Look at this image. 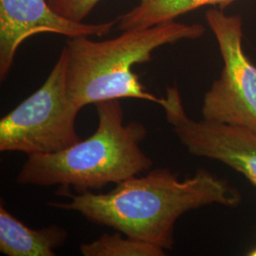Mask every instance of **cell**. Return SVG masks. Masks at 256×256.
I'll list each match as a JSON object with an SVG mask.
<instances>
[{
    "label": "cell",
    "instance_id": "12",
    "mask_svg": "<svg viewBox=\"0 0 256 256\" xmlns=\"http://www.w3.org/2000/svg\"><path fill=\"white\" fill-rule=\"evenodd\" d=\"M248 256H256V250H254L252 252H250V254H248Z\"/></svg>",
    "mask_w": 256,
    "mask_h": 256
},
{
    "label": "cell",
    "instance_id": "10",
    "mask_svg": "<svg viewBox=\"0 0 256 256\" xmlns=\"http://www.w3.org/2000/svg\"><path fill=\"white\" fill-rule=\"evenodd\" d=\"M80 252L84 256H164L166 250L150 243L130 238L122 232L104 234L92 243H84Z\"/></svg>",
    "mask_w": 256,
    "mask_h": 256
},
{
    "label": "cell",
    "instance_id": "3",
    "mask_svg": "<svg viewBox=\"0 0 256 256\" xmlns=\"http://www.w3.org/2000/svg\"><path fill=\"white\" fill-rule=\"evenodd\" d=\"M200 24L174 21L142 30L122 32L120 36L93 41L90 36L68 38L66 50L68 94L75 104H88L115 99H138L164 104L148 92L133 68L152 60L156 50L183 40H198L205 34Z\"/></svg>",
    "mask_w": 256,
    "mask_h": 256
},
{
    "label": "cell",
    "instance_id": "7",
    "mask_svg": "<svg viewBox=\"0 0 256 256\" xmlns=\"http://www.w3.org/2000/svg\"><path fill=\"white\" fill-rule=\"evenodd\" d=\"M119 19L86 24L66 18L48 0H0V79L4 81L14 66L20 46L39 34L68 38L108 36Z\"/></svg>",
    "mask_w": 256,
    "mask_h": 256
},
{
    "label": "cell",
    "instance_id": "5",
    "mask_svg": "<svg viewBox=\"0 0 256 256\" xmlns=\"http://www.w3.org/2000/svg\"><path fill=\"white\" fill-rule=\"evenodd\" d=\"M218 43L224 68L203 99V119L242 126L256 131V66L243 48V21L221 9L206 12Z\"/></svg>",
    "mask_w": 256,
    "mask_h": 256
},
{
    "label": "cell",
    "instance_id": "9",
    "mask_svg": "<svg viewBox=\"0 0 256 256\" xmlns=\"http://www.w3.org/2000/svg\"><path fill=\"white\" fill-rule=\"evenodd\" d=\"M236 0H138L135 8L118 18L122 32L142 30L176 19L203 7L226 9Z\"/></svg>",
    "mask_w": 256,
    "mask_h": 256
},
{
    "label": "cell",
    "instance_id": "11",
    "mask_svg": "<svg viewBox=\"0 0 256 256\" xmlns=\"http://www.w3.org/2000/svg\"><path fill=\"white\" fill-rule=\"evenodd\" d=\"M50 6L66 18L82 22L101 0H48Z\"/></svg>",
    "mask_w": 256,
    "mask_h": 256
},
{
    "label": "cell",
    "instance_id": "4",
    "mask_svg": "<svg viewBox=\"0 0 256 256\" xmlns=\"http://www.w3.org/2000/svg\"><path fill=\"white\" fill-rule=\"evenodd\" d=\"M66 46L44 84L0 120V151L28 156L61 152L81 140L76 119L82 110L68 94Z\"/></svg>",
    "mask_w": 256,
    "mask_h": 256
},
{
    "label": "cell",
    "instance_id": "2",
    "mask_svg": "<svg viewBox=\"0 0 256 256\" xmlns=\"http://www.w3.org/2000/svg\"><path fill=\"white\" fill-rule=\"evenodd\" d=\"M95 106L99 124L92 136L55 154L28 156L16 182L59 185L86 194L150 171L153 160L140 147L148 135L146 128L140 122L124 124L119 99Z\"/></svg>",
    "mask_w": 256,
    "mask_h": 256
},
{
    "label": "cell",
    "instance_id": "6",
    "mask_svg": "<svg viewBox=\"0 0 256 256\" xmlns=\"http://www.w3.org/2000/svg\"><path fill=\"white\" fill-rule=\"evenodd\" d=\"M164 99L162 108L166 120L190 154L229 166L256 188V131L242 126L191 119L176 86L167 88Z\"/></svg>",
    "mask_w": 256,
    "mask_h": 256
},
{
    "label": "cell",
    "instance_id": "1",
    "mask_svg": "<svg viewBox=\"0 0 256 256\" xmlns=\"http://www.w3.org/2000/svg\"><path fill=\"white\" fill-rule=\"evenodd\" d=\"M70 198L72 202L50 205L79 212L92 223L164 250H173L174 225L183 214L208 205L236 208L242 202L236 187L206 169L180 180L169 169L158 168L117 184L108 194L88 192Z\"/></svg>",
    "mask_w": 256,
    "mask_h": 256
},
{
    "label": "cell",
    "instance_id": "8",
    "mask_svg": "<svg viewBox=\"0 0 256 256\" xmlns=\"http://www.w3.org/2000/svg\"><path fill=\"white\" fill-rule=\"evenodd\" d=\"M68 234L52 225L32 229L0 207V252L7 256H54L55 250L64 246Z\"/></svg>",
    "mask_w": 256,
    "mask_h": 256
}]
</instances>
